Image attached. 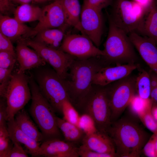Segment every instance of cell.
Returning a JSON list of instances; mask_svg holds the SVG:
<instances>
[{"instance_id":"obj_48","label":"cell","mask_w":157,"mask_h":157,"mask_svg":"<svg viewBox=\"0 0 157 157\" xmlns=\"http://www.w3.org/2000/svg\"><path fill=\"white\" fill-rule=\"evenodd\" d=\"M155 148L156 157H157V138L155 142Z\"/></svg>"},{"instance_id":"obj_15","label":"cell","mask_w":157,"mask_h":157,"mask_svg":"<svg viewBox=\"0 0 157 157\" xmlns=\"http://www.w3.org/2000/svg\"><path fill=\"white\" fill-rule=\"evenodd\" d=\"M139 67V65L136 63L118 64L115 66H104L95 74L92 83L102 86H106L129 75Z\"/></svg>"},{"instance_id":"obj_9","label":"cell","mask_w":157,"mask_h":157,"mask_svg":"<svg viewBox=\"0 0 157 157\" xmlns=\"http://www.w3.org/2000/svg\"><path fill=\"white\" fill-rule=\"evenodd\" d=\"M135 80L129 75L106 86L112 122L129 106L135 94Z\"/></svg>"},{"instance_id":"obj_25","label":"cell","mask_w":157,"mask_h":157,"mask_svg":"<svg viewBox=\"0 0 157 157\" xmlns=\"http://www.w3.org/2000/svg\"><path fill=\"white\" fill-rule=\"evenodd\" d=\"M42 12V9L39 6L24 4L16 7L14 13V18L22 23L38 21Z\"/></svg>"},{"instance_id":"obj_38","label":"cell","mask_w":157,"mask_h":157,"mask_svg":"<svg viewBox=\"0 0 157 157\" xmlns=\"http://www.w3.org/2000/svg\"><path fill=\"white\" fill-rule=\"evenodd\" d=\"M1 51L8 52L16 54L12 41L0 32V51Z\"/></svg>"},{"instance_id":"obj_14","label":"cell","mask_w":157,"mask_h":157,"mask_svg":"<svg viewBox=\"0 0 157 157\" xmlns=\"http://www.w3.org/2000/svg\"><path fill=\"white\" fill-rule=\"evenodd\" d=\"M75 144L60 138L44 140L40 145L37 157H78Z\"/></svg>"},{"instance_id":"obj_17","label":"cell","mask_w":157,"mask_h":157,"mask_svg":"<svg viewBox=\"0 0 157 157\" xmlns=\"http://www.w3.org/2000/svg\"><path fill=\"white\" fill-rule=\"evenodd\" d=\"M17 41L15 49L19 72L23 73L30 69L44 65L46 62L39 54L28 47L22 39Z\"/></svg>"},{"instance_id":"obj_36","label":"cell","mask_w":157,"mask_h":157,"mask_svg":"<svg viewBox=\"0 0 157 157\" xmlns=\"http://www.w3.org/2000/svg\"><path fill=\"white\" fill-rule=\"evenodd\" d=\"M157 135L153 134L144 145L143 150L144 154L149 157H156L155 142Z\"/></svg>"},{"instance_id":"obj_35","label":"cell","mask_w":157,"mask_h":157,"mask_svg":"<svg viewBox=\"0 0 157 157\" xmlns=\"http://www.w3.org/2000/svg\"><path fill=\"white\" fill-rule=\"evenodd\" d=\"M79 156L81 157H114L113 155L99 153L91 150L84 145H81L78 148Z\"/></svg>"},{"instance_id":"obj_11","label":"cell","mask_w":157,"mask_h":157,"mask_svg":"<svg viewBox=\"0 0 157 157\" xmlns=\"http://www.w3.org/2000/svg\"><path fill=\"white\" fill-rule=\"evenodd\" d=\"M59 49L79 59L102 56L99 49L87 36L81 34H68L65 36Z\"/></svg>"},{"instance_id":"obj_13","label":"cell","mask_w":157,"mask_h":157,"mask_svg":"<svg viewBox=\"0 0 157 157\" xmlns=\"http://www.w3.org/2000/svg\"><path fill=\"white\" fill-rule=\"evenodd\" d=\"M38 22L33 28L30 37H34L40 31L47 29L62 28L66 26V17L60 0H54L42 9Z\"/></svg>"},{"instance_id":"obj_43","label":"cell","mask_w":157,"mask_h":157,"mask_svg":"<svg viewBox=\"0 0 157 157\" xmlns=\"http://www.w3.org/2000/svg\"><path fill=\"white\" fill-rule=\"evenodd\" d=\"M150 97L152 107L157 106V87L151 90Z\"/></svg>"},{"instance_id":"obj_30","label":"cell","mask_w":157,"mask_h":157,"mask_svg":"<svg viewBox=\"0 0 157 157\" xmlns=\"http://www.w3.org/2000/svg\"><path fill=\"white\" fill-rule=\"evenodd\" d=\"M13 145L7 127L0 126V157H7Z\"/></svg>"},{"instance_id":"obj_42","label":"cell","mask_w":157,"mask_h":157,"mask_svg":"<svg viewBox=\"0 0 157 157\" xmlns=\"http://www.w3.org/2000/svg\"><path fill=\"white\" fill-rule=\"evenodd\" d=\"M156 0H132L137 3L146 11L147 13L150 9Z\"/></svg>"},{"instance_id":"obj_3","label":"cell","mask_w":157,"mask_h":157,"mask_svg":"<svg viewBox=\"0 0 157 157\" xmlns=\"http://www.w3.org/2000/svg\"><path fill=\"white\" fill-rule=\"evenodd\" d=\"M29 83L32 100L30 113L43 134L44 140L61 139V132L57 124L56 111L43 95L32 76L29 77Z\"/></svg>"},{"instance_id":"obj_44","label":"cell","mask_w":157,"mask_h":157,"mask_svg":"<svg viewBox=\"0 0 157 157\" xmlns=\"http://www.w3.org/2000/svg\"><path fill=\"white\" fill-rule=\"evenodd\" d=\"M149 73L151 90L157 87V75L151 70Z\"/></svg>"},{"instance_id":"obj_10","label":"cell","mask_w":157,"mask_h":157,"mask_svg":"<svg viewBox=\"0 0 157 157\" xmlns=\"http://www.w3.org/2000/svg\"><path fill=\"white\" fill-rule=\"evenodd\" d=\"M26 44L35 50L46 62L50 65L59 76L64 79L75 57L59 49L50 47L33 40L24 39Z\"/></svg>"},{"instance_id":"obj_21","label":"cell","mask_w":157,"mask_h":157,"mask_svg":"<svg viewBox=\"0 0 157 157\" xmlns=\"http://www.w3.org/2000/svg\"><path fill=\"white\" fill-rule=\"evenodd\" d=\"M15 120L19 128L28 135L39 142L44 140L42 133L24 110L22 109L16 113Z\"/></svg>"},{"instance_id":"obj_5","label":"cell","mask_w":157,"mask_h":157,"mask_svg":"<svg viewBox=\"0 0 157 157\" xmlns=\"http://www.w3.org/2000/svg\"><path fill=\"white\" fill-rule=\"evenodd\" d=\"M109 20L108 31L104 45L102 58L107 64L135 63L137 57L129 35Z\"/></svg>"},{"instance_id":"obj_7","label":"cell","mask_w":157,"mask_h":157,"mask_svg":"<svg viewBox=\"0 0 157 157\" xmlns=\"http://www.w3.org/2000/svg\"><path fill=\"white\" fill-rule=\"evenodd\" d=\"M35 78L44 97L56 112L62 114L63 103L69 99L64 79L53 69H49L40 70L36 74Z\"/></svg>"},{"instance_id":"obj_49","label":"cell","mask_w":157,"mask_h":157,"mask_svg":"<svg viewBox=\"0 0 157 157\" xmlns=\"http://www.w3.org/2000/svg\"><path fill=\"white\" fill-rule=\"evenodd\" d=\"M156 3H157V0H156Z\"/></svg>"},{"instance_id":"obj_6","label":"cell","mask_w":157,"mask_h":157,"mask_svg":"<svg viewBox=\"0 0 157 157\" xmlns=\"http://www.w3.org/2000/svg\"><path fill=\"white\" fill-rule=\"evenodd\" d=\"M112 5L109 19L128 35L135 32L142 35L145 10L132 0H115Z\"/></svg>"},{"instance_id":"obj_33","label":"cell","mask_w":157,"mask_h":157,"mask_svg":"<svg viewBox=\"0 0 157 157\" xmlns=\"http://www.w3.org/2000/svg\"><path fill=\"white\" fill-rule=\"evenodd\" d=\"M151 109L139 118L144 126L154 134L157 135V121L153 117Z\"/></svg>"},{"instance_id":"obj_40","label":"cell","mask_w":157,"mask_h":157,"mask_svg":"<svg viewBox=\"0 0 157 157\" xmlns=\"http://www.w3.org/2000/svg\"><path fill=\"white\" fill-rule=\"evenodd\" d=\"M88 4L100 10L112 5L113 0H84Z\"/></svg>"},{"instance_id":"obj_45","label":"cell","mask_w":157,"mask_h":157,"mask_svg":"<svg viewBox=\"0 0 157 157\" xmlns=\"http://www.w3.org/2000/svg\"><path fill=\"white\" fill-rule=\"evenodd\" d=\"M13 3L15 5H21L25 4H29L32 1H35L34 0H12Z\"/></svg>"},{"instance_id":"obj_16","label":"cell","mask_w":157,"mask_h":157,"mask_svg":"<svg viewBox=\"0 0 157 157\" xmlns=\"http://www.w3.org/2000/svg\"><path fill=\"white\" fill-rule=\"evenodd\" d=\"M128 35L142 58L157 75V45L155 41L147 36L135 32Z\"/></svg>"},{"instance_id":"obj_24","label":"cell","mask_w":157,"mask_h":157,"mask_svg":"<svg viewBox=\"0 0 157 157\" xmlns=\"http://www.w3.org/2000/svg\"><path fill=\"white\" fill-rule=\"evenodd\" d=\"M56 120L58 127L63 134L65 140L75 144L81 142L85 134L82 129L78 126L57 116Z\"/></svg>"},{"instance_id":"obj_32","label":"cell","mask_w":157,"mask_h":157,"mask_svg":"<svg viewBox=\"0 0 157 157\" xmlns=\"http://www.w3.org/2000/svg\"><path fill=\"white\" fill-rule=\"evenodd\" d=\"M78 126L85 134L90 133L97 131L94 122L91 117L86 114L80 115Z\"/></svg>"},{"instance_id":"obj_4","label":"cell","mask_w":157,"mask_h":157,"mask_svg":"<svg viewBox=\"0 0 157 157\" xmlns=\"http://www.w3.org/2000/svg\"><path fill=\"white\" fill-rule=\"evenodd\" d=\"M78 111L82 114L89 115L93 121L97 130L108 134L112 122L106 86L93 84L91 91Z\"/></svg>"},{"instance_id":"obj_31","label":"cell","mask_w":157,"mask_h":157,"mask_svg":"<svg viewBox=\"0 0 157 157\" xmlns=\"http://www.w3.org/2000/svg\"><path fill=\"white\" fill-rule=\"evenodd\" d=\"M13 67L14 66L7 68L0 67V95L1 97L4 99Z\"/></svg>"},{"instance_id":"obj_19","label":"cell","mask_w":157,"mask_h":157,"mask_svg":"<svg viewBox=\"0 0 157 157\" xmlns=\"http://www.w3.org/2000/svg\"><path fill=\"white\" fill-rule=\"evenodd\" d=\"M81 143L82 144L91 150L117 156L114 143L107 134L98 131L85 134Z\"/></svg>"},{"instance_id":"obj_8","label":"cell","mask_w":157,"mask_h":157,"mask_svg":"<svg viewBox=\"0 0 157 157\" xmlns=\"http://www.w3.org/2000/svg\"><path fill=\"white\" fill-rule=\"evenodd\" d=\"M29 77L18 72L12 74L8 85L5 99L7 104L8 120L15 118L31 98Z\"/></svg>"},{"instance_id":"obj_12","label":"cell","mask_w":157,"mask_h":157,"mask_svg":"<svg viewBox=\"0 0 157 157\" xmlns=\"http://www.w3.org/2000/svg\"><path fill=\"white\" fill-rule=\"evenodd\" d=\"M80 23L81 34L88 37L97 47L100 45L103 33L102 11L91 6L84 0Z\"/></svg>"},{"instance_id":"obj_47","label":"cell","mask_w":157,"mask_h":157,"mask_svg":"<svg viewBox=\"0 0 157 157\" xmlns=\"http://www.w3.org/2000/svg\"><path fill=\"white\" fill-rule=\"evenodd\" d=\"M52 0H34L35 2L38 3H43Z\"/></svg>"},{"instance_id":"obj_26","label":"cell","mask_w":157,"mask_h":157,"mask_svg":"<svg viewBox=\"0 0 157 157\" xmlns=\"http://www.w3.org/2000/svg\"><path fill=\"white\" fill-rule=\"evenodd\" d=\"M142 35L152 39L157 45V3L156 0L144 17Z\"/></svg>"},{"instance_id":"obj_46","label":"cell","mask_w":157,"mask_h":157,"mask_svg":"<svg viewBox=\"0 0 157 157\" xmlns=\"http://www.w3.org/2000/svg\"><path fill=\"white\" fill-rule=\"evenodd\" d=\"M151 113L154 119L157 121V106L152 107Z\"/></svg>"},{"instance_id":"obj_41","label":"cell","mask_w":157,"mask_h":157,"mask_svg":"<svg viewBox=\"0 0 157 157\" xmlns=\"http://www.w3.org/2000/svg\"><path fill=\"white\" fill-rule=\"evenodd\" d=\"M6 100L2 98L0 102V126H7L8 120Z\"/></svg>"},{"instance_id":"obj_28","label":"cell","mask_w":157,"mask_h":157,"mask_svg":"<svg viewBox=\"0 0 157 157\" xmlns=\"http://www.w3.org/2000/svg\"><path fill=\"white\" fill-rule=\"evenodd\" d=\"M129 106L131 111L139 118L151 109L152 107L150 98L143 99L137 94L133 97Z\"/></svg>"},{"instance_id":"obj_18","label":"cell","mask_w":157,"mask_h":157,"mask_svg":"<svg viewBox=\"0 0 157 157\" xmlns=\"http://www.w3.org/2000/svg\"><path fill=\"white\" fill-rule=\"evenodd\" d=\"M33 29L15 18L0 14V32L12 41L28 38Z\"/></svg>"},{"instance_id":"obj_20","label":"cell","mask_w":157,"mask_h":157,"mask_svg":"<svg viewBox=\"0 0 157 157\" xmlns=\"http://www.w3.org/2000/svg\"><path fill=\"white\" fill-rule=\"evenodd\" d=\"M8 130L11 140H14L24 144L27 152L32 157H37L40 142L31 138L22 131L18 127L15 118L8 120L7 122Z\"/></svg>"},{"instance_id":"obj_29","label":"cell","mask_w":157,"mask_h":157,"mask_svg":"<svg viewBox=\"0 0 157 157\" xmlns=\"http://www.w3.org/2000/svg\"><path fill=\"white\" fill-rule=\"evenodd\" d=\"M62 114L63 119L78 126L80 115L69 99L63 103Z\"/></svg>"},{"instance_id":"obj_39","label":"cell","mask_w":157,"mask_h":157,"mask_svg":"<svg viewBox=\"0 0 157 157\" xmlns=\"http://www.w3.org/2000/svg\"><path fill=\"white\" fill-rule=\"evenodd\" d=\"M12 0H0V14L8 16L14 13L16 8Z\"/></svg>"},{"instance_id":"obj_34","label":"cell","mask_w":157,"mask_h":157,"mask_svg":"<svg viewBox=\"0 0 157 157\" xmlns=\"http://www.w3.org/2000/svg\"><path fill=\"white\" fill-rule=\"evenodd\" d=\"M16 60V54L7 51H0V67L7 68L14 66Z\"/></svg>"},{"instance_id":"obj_23","label":"cell","mask_w":157,"mask_h":157,"mask_svg":"<svg viewBox=\"0 0 157 157\" xmlns=\"http://www.w3.org/2000/svg\"><path fill=\"white\" fill-rule=\"evenodd\" d=\"M64 37L62 29L49 28L38 32L33 40L47 46L59 49Z\"/></svg>"},{"instance_id":"obj_1","label":"cell","mask_w":157,"mask_h":157,"mask_svg":"<svg viewBox=\"0 0 157 157\" xmlns=\"http://www.w3.org/2000/svg\"><path fill=\"white\" fill-rule=\"evenodd\" d=\"M107 64L101 56L76 58L72 63L64 81L69 99L77 111L92 89L94 75Z\"/></svg>"},{"instance_id":"obj_27","label":"cell","mask_w":157,"mask_h":157,"mask_svg":"<svg viewBox=\"0 0 157 157\" xmlns=\"http://www.w3.org/2000/svg\"><path fill=\"white\" fill-rule=\"evenodd\" d=\"M135 88L140 97L144 99H150L151 87L149 72L143 69L140 71L136 78Z\"/></svg>"},{"instance_id":"obj_2","label":"cell","mask_w":157,"mask_h":157,"mask_svg":"<svg viewBox=\"0 0 157 157\" xmlns=\"http://www.w3.org/2000/svg\"><path fill=\"white\" fill-rule=\"evenodd\" d=\"M108 134L114 143L117 156L119 157H139L148 138L141 126L127 119L112 122Z\"/></svg>"},{"instance_id":"obj_22","label":"cell","mask_w":157,"mask_h":157,"mask_svg":"<svg viewBox=\"0 0 157 157\" xmlns=\"http://www.w3.org/2000/svg\"><path fill=\"white\" fill-rule=\"evenodd\" d=\"M66 19V27H73L82 33L80 23L81 9L79 0H60Z\"/></svg>"},{"instance_id":"obj_37","label":"cell","mask_w":157,"mask_h":157,"mask_svg":"<svg viewBox=\"0 0 157 157\" xmlns=\"http://www.w3.org/2000/svg\"><path fill=\"white\" fill-rule=\"evenodd\" d=\"M13 145L7 157H27L28 155L22 147L21 144L17 141L11 140Z\"/></svg>"}]
</instances>
